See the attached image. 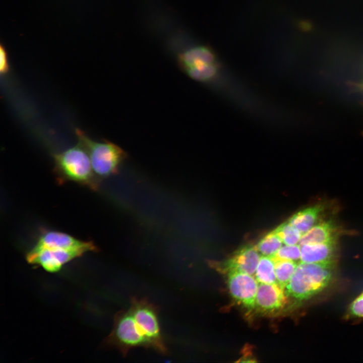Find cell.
<instances>
[{"label":"cell","mask_w":363,"mask_h":363,"mask_svg":"<svg viewBox=\"0 0 363 363\" xmlns=\"http://www.w3.org/2000/svg\"><path fill=\"white\" fill-rule=\"evenodd\" d=\"M333 260L321 263H299L286 285L287 295L302 300L325 289L332 280Z\"/></svg>","instance_id":"obj_1"},{"label":"cell","mask_w":363,"mask_h":363,"mask_svg":"<svg viewBox=\"0 0 363 363\" xmlns=\"http://www.w3.org/2000/svg\"><path fill=\"white\" fill-rule=\"evenodd\" d=\"M53 158L59 182H73L93 190L98 189L100 180L94 174L88 153L79 143L53 154Z\"/></svg>","instance_id":"obj_2"},{"label":"cell","mask_w":363,"mask_h":363,"mask_svg":"<svg viewBox=\"0 0 363 363\" xmlns=\"http://www.w3.org/2000/svg\"><path fill=\"white\" fill-rule=\"evenodd\" d=\"M75 134L78 143L88 153L94 174L100 180L117 173L127 157L123 149L106 140L95 141L79 129H76Z\"/></svg>","instance_id":"obj_3"},{"label":"cell","mask_w":363,"mask_h":363,"mask_svg":"<svg viewBox=\"0 0 363 363\" xmlns=\"http://www.w3.org/2000/svg\"><path fill=\"white\" fill-rule=\"evenodd\" d=\"M130 310L146 339L148 347L166 354L167 349L161 333L157 308L145 299L133 297Z\"/></svg>","instance_id":"obj_4"},{"label":"cell","mask_w":363,"mask_h":363,"mask_svg":"<svg viewBox=\"0 0 363 363\" xmlns=\"http://www.w3.org/2000/svg\"><path fill=\"white\" fill-rule=\"evenodd\" d=\"M106 342L116 347L124 355L134 347H148L147 340L130 310L119 312L116 315L113 329L106 338Z\"/></svg>","instance_id":"obj_5"},{"label":"cell","mask_w":363,"mask_h":363,"mask_svg":"<svg viewBox=\"0 0 363 363\" xmlns=\"http://www.w3.org/2000/svg\"><path fill=\"white\" fill-rule=\"evenodd\" d=\"M84 254L76 250L33 247L26 258L30 264L41 267L48 272L55 273L68 263Z\"/></svg>","instance_id":"obj_6"},{"label":"cell","mask_w":363,"mask_h":363,"mask_svg":"<svg viewBox=\"0 0 363 363\" xmlns=\"http://www.w3.org/2000/svg\"><path fill=\"white\" fill-rule=\"evenodd\" d=\"M33 247L76 250L84 254L98 250L92 241L81 240L65 232L51 230H44Z\"/></svg>","instance_id":"obj_7"},{"label":"cell","mask_w":363,"mask_h":363,"mask_svg":"<svg viewBox=\"0 0 363 363\" xmlns=\"http://www.w3.org/2000/svg\"><path fill=\"white\" fill-rule=\"evenodd\" d=\"M227 285L231 296L248 309L255 307L258 281L253 275L231 271L227 273Z\"/></svg>","instance_id":"obj_8"},{"label":"cell","mask_w":363,"mask_h":363,"mask_svg":"<svg viewBox=\"0 0 363 363\" xmlns=\"http://www.w3.org/2000/svg\"><path fill=\"white\" fill-rule=\"evenodd\" d=\"M284 288L278 283H260L256 297L255 307L263 312H273L282 309L287 302Z\"/></svg>","instance_id":"obj_9"},{"label":"cell","mask_w":363,"mask_h":363,"mask_svg":"<svg viewBox=\"0 0 363 363\" xmlns=\"http://www.w3.org/2000/svg\"><path fill=\"white\" fill-rule=\"evenodd\" d=\"M260 256L255 246L247 245L240 248L224 263L228 272L235 271L253 275L255 274Z\"/></svg>","instance_id":"obj_10"},{"label":"cell","mask_w":363,"mask_h":363,"mask_svg":"<svg viewBox=\"0 0 363 363\" xmlns=\"http://www.w3.org/2000/svg\"><path fill=\"white\" fill-rule=\"evenodd\" d=\"M336 246V239L300 246V262L321 263L333 260Z\"/></svg>","instance_id":"obj_11"},{"label":"cell","mask_w":363,"mask_h":363,"mask_svg":"<svg viewBox=\"0 0 363 363\" xmlns=\"http://www.w3.org/2000/svg\"><path fill=\"white\" fill-rule=\"evenodd\" d=\"M213 51L205 46H198L189 48L179 53L177 64L184 71L186 70L204 64L215 63Z\"/></svg>","instance_id":"obj_12"},{"label":"cell","mask_w":363,"mask_h":363,"mask_svg":"<svg viewBox=\"0 0 363 363\" xmlns=\"http://www.w3.org/2000/svg\"><path fill=\"white\" fill-rule=\"evenodd\" d=\"M336 227L331 221L319 222L302 235L299 245L324 243L336 239Z\"/></svg>","instance_id":"obj_13"},{"label":"cell","mask_w":363,"mask_h":363,"mask_svg":"<svg viewBox=\"0 0 363 363\" xmlns=\"http://www.w3.org/2000/svg\"><path fill=\"white\" fill-rule=\"evenodd\" d=\"M324 209L322 204L309 207L294 214L287 221L303 234L316 224Z\"/></svg>","instance_id":"obj_14"},{"label":"cell","mask_w":363,"mask_h":363,"mask_svg":"<svg viewBox=\"0 0 363 363\" xmlns=\"http://www.w3.org/2000/svg\"><path fill=\"white\" fill-rule=\"evenodd\" d=\"M255 278L260 283L271 284L277 282L275 262L271 257H260L255 273Z\"/></svg>","instance_id":"obj_15"},{"label":"cell","mask_w":363,"mask_h":363,"mask_svg":"<svg viewBox=\"0 0 363 363\" xmlns=\"http://www.w3.org/2000/svg\"><path fill=\"white\" fill-rule=\"evenodd\" d=\"M282 241L274 230L262 238L255 246L263 256L272 257L282 247Z\"/></svg>","instance_id":"obj_16"},{"label":"cell","mask_w":363,"mask_h":363,"mask_svg":"<svg viewBox=\"0 0 363 363\" xmlns=\"http://www.w3.org/2000/svg\"><path fill=\"white\" fill-rule=\"evenodd\" d=\"M272 258L275 262L277 282L285 289L298 264L291 260Z\"/></svg>","instance_id":"obj_17"},{"label":"cell","mask_w":363,"mask_h":363,"mask_svg":"<svg viewBox=\"0 0 363 363\" xmlns=\"http://www.w3.org/2000/svg\"><path fill=\"white\" fill-rule=\"evenodd\" d=\"M274 230L279 236L283 243L286 245H297L302 235L297 228L288 221L282 223Z\"/></svg>","instance_id":"obj_18"},{"label":"cell","mask_w":363,"mask_h":363,"mask_svg":"<svg viewBox=\"0 0 363 363\" xmlns=\"http://www.w3.org/2000/svg\"><path fill=\"white\" fill-rule=\"evenodd\" d=\"M192 79L198 81H206L213 78L216 73L215 64H204L194 67L184 71Z\"/></svg>","instance_id":"obj_19"},{"label":"cell","mask_w":363,"mask_h":363,"mask_svg":"<svg viewBox=\"0 0 363 363\" xmlns=\"http://www.w3.org/2000/svg\"><path fill=\"white\" fill-rule=\"evenodd\" d=\"M274 259L291 260L297 262L300 260V247L299 245H286L281 247L275 255Z\"/></svg>","instance_id":"obj_20"},{"label":"cell","mask_w":363,"mask_h":363,"mask_svg":"<svg viewBox=\"0 0 363 363\" xmlns=\"http://www.w3.org/2000/svg\"><path fill=\"white\" fill-rule=\"evenodd\" d=\"M9 71L8 53L5 46L1 44L0 47V72L1 75L7 74Z\"/></svg>","instance_id":"obj_21"},{"label":"cell","mask_w":363,"mask_h":363,"mask_svg":"<svg viewBox=\"0 0 363 363\" xmlns=\"http://www.w3.org/2000/svg\"><path fill=\"white\" fill-rule=\"evenodd\" d=\"M350 312L356 317H363V293L352 302L350 306Z\"/></svg>","instance_id":"obj_22"}]
</instances>
